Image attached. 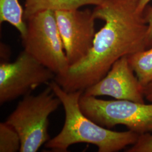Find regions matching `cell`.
Instances as JSON below:
<instances>
[{"mask_svg": "<svg viewBox=\"0 0 152 152\" xmlns=\"http://www.w3.org/2000/svg\"><path fill=\"white\" fill-rule=\"evenodd\" d=\"M55 15L70 66L86 56L95 35L96 19L90 10H59Z\"/></svg>", "mask_w": 152, "mask_h": 152, "instance_id": "7", "label": "cell"}, {"mask_svg": "<svg viewBox=\"0 0 152 152\" xmlns=\"http://www.w3.org/2000/svg\"><path fill=\"white\" fill-rule=\"evenodd\" d=\"M56 75L25 50L16 60L0 64V104L31 94L39 86L48 84Z\"/></svg>", "mask_w": 152, "mask_h": 152, "instance_id": "6", "label": "cell"}, {"mask_svg": "<svg viewBox=\"0 0 152 152\" xmlns=\"http://www.w3.org/2000/svg\"><path fill=\"white\" fill-rule=\"evenodd\" d=\"M83 94L94 97L109 96L117 100L145 103L143 87L134 76L127 56L117 60L104 77L86 88Z\"/></svg>", "mask_w": 152, "mask_h": 152, "instance_id": "8", "label": "cell"}, {"mask_svg": "<svg viewBox=\"0 0 152 152\" xmlns=\"http://www.w3.org/2000/svg\"><path fill=\"white\" fill-rule=\"evenodd\" d=\"M127 58L142 87L152 81V47L130 55Z\"/></svg>", "mask_w": 152, "mask_h": 152, "instance_id": "10", "label": "cell"}, {"mask_svg": "<svg viewBox=\"0 0 152 152\" xmlns=\"http://www.w3.org/2000/svg\"><path fill=\"white\" fill-rule=\"evenodd\" d=\"M151 0H138L139 1V9L140 10L143 11L145 9L149 2Z\"/></svg>", "mask_w": 152, "mask_h": 152, "instance_id": "17", "label": "cell"}, {"mask_svg": "<svg viewBox=\"0 0 152 152\" xmlns=\"http://www.w3.org/2000/svg\"><path fill=\"white\" fill-rule=\"evenodd\" d=\"M80 105L88 118L107 129L122 125L139 135L152 134V104L105 100L82 94Z\"/></svg>", "mask_w": 152, "mask_h": 152, "instance_id": "5", "label": "cell"}, {"mask_svg": "<svg viewBox=\"0 0 152 152\" xmlns=\"http://www.w3.org/2000/svg\"><path fill=\"white\" fill-rule=\"evenodd\" d=\"M61 101L48 85L37 95L24 96L6 122L18 132L21 140L20 152H36L50 139L49 116Z\"/></svg>", "mask_w": 152, "mask_h": 152, "instance_id": "3", "label": "cell"}, {"mask_svg": "<svg viewBox=\"0 0 152 152\" xmlns=\"http://www.w3.org/2000/svg\"><path fill=\"white\" fill-rule=\"evenodd\" d=\"M127 152H152V134L140 135L136 143L127 149Z\"/></svg>", "mask_w": 152, "mask_h": 152, "instance_id": "13", "label": "cell"}, {"mask_svg": "<svg viewBox=\"0 0 152 152\" xmlns=\"http://www.w3.org/2000/svg\"><path fill=\"white\" fill-rule=\"evenodd\" d=\"M8 51L7 49V46H5L4 44H1V53H5V54H1V58L2 57V59L3 60H6L7 59H8V57L10 56V54L8 53Z\"/></svg>", "mask_w": 152, "mask_h": 152, "instance_id": "16", "label": "cell"}, {"mask_svg": "<svg viewBox=\"0 0 152 152\" xmlns=\"http://www.w3.org/2000/svg\"><path fill=\"white\" fill-rule=\"evenodd\" d=\"M47 85L60 99L65 112V121L60 132L45 144L46 148L53 152H67L71 145L84 142L98 147V152H117L137 141L138 134L130 130H110L83 114L80 105L83 91L66 92L54 80Z\"/></svg>", "mask_w": 152, "mask_h": 152, "instance_id": "2", "label": "cell"}, {"mask_svg": "<svg viewBox=\"0 0 152 152\" xmlns=\"http://www.w3.org/2000/svg\"><path fill=\"white\" fill-rule=\"evenodd\" d=\"M104 0H25L24 18L29 17L39 11L50 10H69L80 9L83 6H97Z\"/></svg>", "mask_w": 152, "mask_h": 152, "instance_id": "9", "label": "cell"}, {"mask_svg": "<svg viewBox=\"0 0 152 152\" xmlns=\"http://www.w3.org/2000/svg\"><path fill=\"white\" fill-rule=\"evenodd\" d=\"M143 92L145 98L152 102V81L145 87H143Z\"/></svg>", "mask_w": 152, "mask_h": 152, "instance_id": "15", "label": "cell"}, {"mask_svg": "<svg viewBox=\"0 0 152 152\" xmlns=\"http://www.w3.org/2000/svg\"><path fill=\"white\" fill-rule=\"evenodd\" d=\"M138 0H104L92 10L105 22L92 48L55 81L66 92L84 91L104 77L117 60L147 49L148 23Z\"/></svg>", "mask_w": 152, "mask_h": 152, "instance_id": "1", "label": "cell"}, {"mask_svg": "<svg viewBox=\"0 0 152 152\" xmlns=\"http://www.w3.org/2000/svg\"><path fill=\"white\" fill-rule=\"evenodd\" d=\"M21 140L16 130L6 122L0 124V152H20Z\"/></svg>", "mask_w": 152, "mask_h": 152, "instance_id": "12", "label": "cell"}, {"mask_svg": "<svg viewBox=\"0 0 152 152\" xmlns=\"http://www.w3.org/2000/svg\"><path fill=\"white\" fill-rule=\"evenodd\" d=\"M145 16L148 23V32L147 37V49L152 47V7L148 6L144 10Z\"/></svg>", "mask_w": 152, "mask_h": 152, "instance_id": "14", "label": "cell"}, {"mask_svg": "<svg viewBox=\"0 0 152 152\" xmlns=\"http://www.w3.org/2000/svg\"><path fill=\"white\" fill-rule=\"evenodd\" d=\"M24 10L19 0H0V23L7 22L16 28L21 38L27 33V24L24 22Z\"/></svg>", "mask_w": 152, "mask_h": 152, "instance_id": "11", "label": "cell"}, {"mask_svg": "<svg viewBox=\"0 0 152 152\" xmlns=\"http://www.w3.org/2000/svg\"><path fill=\"white\" fill-rule=\"evenodd\" d=\"M27 33L22 37L24 50L53 71L63 76L70 65L65 54L55 11H39L28 19Z\"/></svg>", "mask_w": 152, "mask_h": 152, "instance_id": "4", "label": "cell"}]
</instances>
